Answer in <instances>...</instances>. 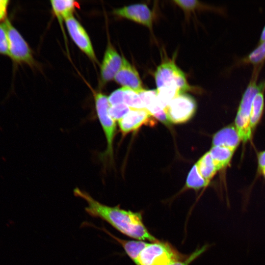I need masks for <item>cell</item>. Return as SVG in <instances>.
Segmentation results:
<instances>
[{"label": "cell", "mask_w": 265, "mask_h": 265, "mask_svg": "<svg viewBox=\"0 0 265 265\" xmlns=\"http://www.w3.org/2000/svg\"><path fill=\"white\" fill-rule=\"evenodd\" d=\"M197 104L191 95L186 93L174 98L164 108L169 122L181 124L190 120L196 110Z\"/></svg>", "instance_id": "cell-7"}, {"label": "cell", "mask_w": 265, "mask_h": 265, "mask_svg": "<svg viewBox=\"0 0 265 265\" xmlns=\"http://www.w3.org/2000/svg\"><path fill=\"white\" fill-rule=\"evenodd\" d=\"M10 2L9 0H0V24L4 23L8 19V8Z\"/></svg>", "instance_id": "cell-27"}, {"label": "cell", "mask_w": 265, "mask_h": 265, "mask_svg": "<svg viewBox=\"0 0 265 265\" xmlns=\"http://www.w3.org/2000/svg\"><path fill=\"white\" fill-rule=\"evenodd\" d=\"M208 246L205 245L198 248L194 252L184 258L170 263L167 265H189L194 260L202 254L208 248Z\"/></svg>", "instance_id": "cell-23"}, {"label": "cell", "mask_w": 265, "mask_h": 265, "mask_svg": "<svg viewBox=\"0 0 265 265\" xmlns=\"http://www.w3.org/2000/svg\"><path fill=\"white\" fill-rule=\"evenodd\" d=\"M122 58L109 42L101 66V79L103 83L114 79L122 64Z\"/></svg>", "instance_id": "cell-12"}, {"label": "cell", "mask_w": 265, "mask_h": 265, "mask_svg": "<svg viewBox=\"0 0 265 265\" xmlns=\"http://www.w3.org/2000/svg\"><path fill=\"white\" fill-rule=\"evenodd\" d=\"M145 108L131 109L128 113L118 121L121 132L123 134L137 130L142 125H155L156 120Z\"/></svg>", "instance_id": "cell-10"}, {"label": "cell", "mask_w": 265, "mask_h": 265, "mask_svg": "<svg viewBox=\"0 0 265 265\" xmlns=\"http://www.w3.org/2000/svg\"><path fill=\"white\" fill-rule=\"evenodd\" d=\"M74 193L86 201L87 206L85 210L87 213L106 221L123 234L139 240L151 242L159 240L148 231L140 212L122 209L119 206H106L79 188L74 190Z\"/></svg>", "instance_id": "cell-1"}, {"label": "cell", "mask_w": 265, "mask_h": 265, "mask_svg": "<svg viewBox=\"0 0 265 265\" xmlns=\"http://www.w3.org/2000/svg\"><path fill=\"white\" fill-rule=\"evenodd\" d=\"M157 89L174 88L181 93L191 89L184 73L177 66L174 60H167L158 66L155 73Z\"/></svg>", "instance_id": "cell-5"}, {"label": "cell", "mask_w": 265, "mask_h": 265, "mask_svg": "<svg viewBox=\"0 0 265 265\" xmlns=\"http://www.w3.org/2000/svg\"><path fill=\"white\" fill-rule=\"evenodd\" d=\"M4 24L8 38L9 57L12 61L13 68L23 64H26L32 68L35 67L36 62L27 42L9 19Z\"/></svg>", "instance_id": "cell-3"}, {"label": "cell", "mask_w": 265, "mask_h": 265, "mask_svg": "<svg viewBox=\"0 0 265 265\" xmlns=\"http://www.w3.org/2000/svg\"><path fill=\"white\" fill-rule=\"evenodd\" d=\"M124 88L117 89L112 92L108 97V101L110 106H113L123 103Z\"/></svg>", "instance_id": "cell-26"}, {"label": "cell", "mask_w": 265, "mask_h": 265, "mask_svg": "<svg viewBox=\"0 0 265 265\" xmlns=\"http://www.w3.org/2000/svg\"><path fill=\"white\" fill-rule=\"evenodd\" d=\"M258 162L260 170L265 167V151L261 152L258 154Z\"/></svg>", "instance_id": "cell-28"}, {"label": "cell", "mask_w": 265, "mask_h": 265, "mask_svg": "<svg viewBox=\"0 0 265 265\" xmlns=\"http://www.w3.org/2000/svg\"><path fill=\"white\" fill-rule=\"evenodd\" d=\"M0 55L9 56L8 38L4 23L0 24Z\"/></svg>", "instance_id": "cell-25"}, {"label": "cell", "mask_w": 265, "mask_h": 265, "mask_svg": "<svg viewBox=\"0 0 265 265\" xmlns=\"http://www.w3.org/2000/svg\"><path fill=\"white\" fill-rule=\"evenodd\" d=\"M240 141L234 125H230L222 128L213 135L212 146H223L235 152Z\"/></svg>", "instance_id": "cell-14"}, {"label": "cell", "mask_w": 265, "mask_h": 265, "mask_svg": "<svg viewBox=\"0 0 265 265\" xmlns=\"http://www.w3.org/2000/svg\"><path fill=\"white\" fill-rule=\"evenodd\" d=\"M122 58L121 67L114 80L123 87L130 88L139 93L144 89L139 74L123 55Z\"/></svg>", "instance_id": "cell-11"}, {"label": "cell", "mask_w": 265, "mask_h": 265, "mask_svg": "<svg viewBox=\"0 0 265 265\" xmlns=\"http://www.w3.org/2000/svg\"><path fill=\"white\" fill-rule=\"evenodd\" d=\"M94 97L97 116L107 143L105 154L110 159H112L113 143L116 132L115 121L112 118L108 112L110 105L108 97L100 92H96Z\"/></svg>", "instance_id": "cell-6"}, {"label": "cell", "mask_w": 265, "mask_h": 265, "mask_svg": "<svg viewBox=\"0 0 265 265\" xmlns=\"http://www.w3.org/2000/svg\"><path fill=\"white\" fill-rule=\"evenodd\" d=\"M265 60V41L260 43L242 60V62L258 65Z\"/></svg>", "instance_id": "cell-21"}, {"label": "cell", "mask_w": 265, "mask_h": 265, "mask_svg": "<svg viewBox=\"0 0 265 265\" xmlns=\"http://www.w3.org/2000/svg\"><path fill=\"white\" fill-rule=\"evenodd\" d=\"M65 24L70 37L76 45L92 61L97 62L90 38L85 29L72 14L67 17Z\"/></svg>", "instance_id": "cell-8"}, {"label": "cell", "mask_w": 265, "mask_h": 265, "mask_svg": "<svg viewBox=\"0 0 265 265\" xmlns=\"http://www.w3.org/2000/svg\"><path fill=\"white\" fill-rule=\"evenodd\" d=\"M208 185L199 173L196 164H195L187 176L186 186L188 188L198 189Z\"/></svg>", "instance_id": "cell-19"}, {"label": "cell", "mask_w": 265, "mask_h": 265, "mask_svg": "<svg viewBox=\"0 0 265 265\" xmlns=\"http://www.w3.org/2000/svg\"><path fill=\"white\" fill-rule=\"evenodd\" d=\"M131 110V108L124 103L110 106L108 112L115 121H119L126 116Z\"/></svg>", "instance_id": "cell-22"}, {"label": "cell", "mask_w": 265, "mask_h": 265, "mask_svg": "<svg viewBox=\"0 0 265 265\" xmlns=\"http://www.w3.org/2000/svg\"><path fill=\"white\" fill-rule=\"evenodd\" d=\"M51 4L53 14L57 18L63 27V20L73 14L76 8H80L79 3L75 0H52Z\"/></svg>", "instance_id": "cell-15"}, {"label": "cell", "mask_w": 265, "mask_h": 265, "mask_svg": "<svg viewBox=\"0 0 265 265\" xmlns=\"http://www.w3.org/2000/svg\"><path fill=\"white\" fill-rule=\"evenodd\" d=\"M265 87L261 89L256 94L252 102L250 116V125L253 133L263 113L265 106Z\"/></svg>", "instance_id": "cell-16"}, {"label": "cell", "mask_w": 265, "mask_h": 265, "mask_svg": "<svg viewBox=\"0 0 265 265\" xmlns=\"http://www.w3.org/2000/svg\"><path fill=\"white\" fill-rule=\"evenodd\" d=\"M173 2L186 12H193L203 7V5L197 0H174Z\"/></svg>", "instance_id": "cell-24"}, {"label": "cell", "mask_w": 265, "mask_h": 265, "mask_svg": "<svg viewBox=\"0 0 265 265\" xmlns=\"http://www.w3.org/2000/svg\"><path fill=\"white\" fill-rule=\"evenodd\" d=\"M198 171L208 184L214 177L218 170L209 152L205 153L196 162Z\"/></svg>", "instance_id": "cell-18"}, {"label": "cell", "mask_w": 265, "mask_h": 265, "mask_svg": "<svg viewBox=\"0 0 265 265\" xmlns=\"http://www.w3.org/2000/svg\"><path fill=\"white\" fill-rule=\"evenodd\" d=\"M260 69L255 68L251 79L242 95L234 126L241 141L245 143L251 139L253 132L250 125V116L253 100L256 94L265 87V80L257 83Z\"/></svg>", "instance_id": "cell-2"}, {"label": "cell", "mask_w": 265, "mask_h": 265, "mask_svg": "<svg viewBox=\"0 0 265 265\" xmlns=\"http://www.w3.org/2000/svg\"><path fill=\"white\" fill-rule=\"evenodd\" d=\"M123 88L124 104L131 109L145 108L138 93L129 88Z\"/></svg>", "instance_id": "cell-20"}, {"label": "cell", "mask_w": 265, "mask_h": 265, "mask_svg": "<svg viewBox=\"0 0 265 265\" xmlns=\"http://www.w3.org/2000/svg\"><path fill=\"white\" fill-rule=\"evenodd\" d=\"M113 13L119 17L141 24L150 29L152 28L153 13L145 4H134L115 9Z\"/></svg>", "instance_id": "cell-9"}, {"label": "cell", "mask_w": 265, "mask_h": 265, "mask_svg": "<svg viewBox=\"0 0 265 265\" xmlns=\"http://www.w3.org/2000/svg\"><path fill=\"white\" fill-rule=\"evenodd\" d=\"M218 171L226 167L230 163L235 151L223 146H212L209 151Z\"/></svg>", "instance_id": "cell-17"}, {"label": "cell", "mask_w": 265, "mask_h": 265, "mask_svg": "<svg viewBox=\"0 0 265 265\" xmlns=\"http://www.w3.org/2000/svg\"><path fill=\"white\" fill-rule=\"evenodd\" d=\"M183 256L170 244L159 240L148 243L140 253L135 265H167Z\"/></svg>", "instance_id": "cell-4"}, {"label": "cell", "mask_w": 265, "mask_h": 265, "mask_svg": "<svg viewBox=\"0 0 265 265\" xmlns=\"http://www.w3.org/2000/svg\"><path fill=\"white\" fill-rule=\"evenodd\" d=\"M260 171L262 173V174L263 175V176H264L265 178V167L261 169Z\"/></svg>", "instance_id": "cell-30"}, {"label": "cell", "mask_w": 265, "mask_h": 265, "mask_svg": "<svg viewBox=\"0 0 265 265\" xmlns=\"http://www.w3.org/2000/svg\"><path fill=\"white\" fill-rule=\"evenodd\" d=\"M145 109L156 119L164 124L169 122L164 109L160 106L156 90L144 89L138 93Z\"/></svg>", "instance_id": "cell-13"}, {"label": "cell", "mask_w": 265, "mask_h": 265, "mask_svg": "<svg viewBox=\"0 0 265 265\" xmlns=\"http://www.w3.org/2000/svg\"><path fill=\"white\" fill-rule=\"evenodd\" d=\"M265 41V26H264L261 34L259 44Z\"/></svg>", "instance_id": "cell-29"}]
</instances>
